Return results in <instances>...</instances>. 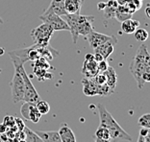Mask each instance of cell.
<instances>
[{
  "label": "cell",
  "instance_id": "d590c367",
  "mask_svg": "<svg viewBox=\"0 0 150 142\" xmlns=\"http://www.w3.org/2000/svg\"><path fill=\"white\" fill-rule=\"evenodd\" d=\"M149 5H147L146 6V9H145V13H146V16H147V18H150V13H149Z\"/></svg>",
  "mask_w": 150,
  "mask_h": 142
},
{
  "label": "cell",
  "instance_id": "7402d4cb",
  "mask_svg": "<svg viewBox=\"0 0 150 142\" xmlns=\"http://www.w3.org/2000/svg\"><path fill=\"white\" fill-rule=\"evenodd\" d=\"M114 92V90H112L110 87L107 86V84H99L98 86V94L97 95L100 96H109Z\"/></svg>",
  "mask_w": 150,
  "mask_h": 142
},
{
  "label": "cell",
  "instance_id": "ab89813d",
  "mask_svg": "<svg viewBox=\"0 0 150 142\" xmlns=\"http://www.w3.org/2000/svg\"><path fill=\"white\" fill-rule=\"evenodd\" d=\"M1 72H2V69H1V68H0V73H1Z\"/></svg>",
  "mask_w": 150,
  "mask_h": 142
},
{
  "label": "cell",
  "instance_id": "52a82bcc",
  "mask_svg": "<svg viewBox=\"0 0 150 142\" xmlns=\"http://www.w3.org/2000/svg\"><path fill=\"white\" fill-rule=\"evenodd\" d=\"M112 37L114 36H108V35H105V34L98 33L96 31H94V30H93V31L86 37V39L88 40V44H90L91 48L95 49L99 45L103 44L104 42L110 40Z\"/></svg>",
  "mask_w": 150,
  "mask_h": 142
},
{
  "label": "cell",
  "instance_id": "30bf717a",
  "mask_svg": "<svg viewBox=\"0 0 150 142\" xmlns=\"http://www.w3.org/2000/svg\"><path fill=\"white\" fill-rule=\"evenodd\" d=\"M83 92L86 96H95L98 94V86L93 78H83Z\"/></svg>",
  "mask_w": 150,
  "mask_h": 142
},
{
  "label": "cell",
  "instance_id": "cb8c5ba5",
  "mask_svg": "<svg viewBox=\"0 0 150 142\" xmlns=\"http://www.w3.org/2000/svg\"><path fill=\"white\" fill-rule=\"evenodd\" d=\"M115 10L117 8H114V7L111 6H107L104 8L103 12H104V18L105 19H111L112 18H115Z\"/></svg>",
  "mask_w": 150,
  "mask_h": 142
},
{
  "label": "cell",
  "instance_id": "8fae6325",
  "mask_svg": "<svg viewBox=\"0 0 150 142\" xmlns=\"http://www.w3.org/2000/svg\"><path fill=\"white\" fill-rule=\"evenodd\" d=\"M35 133L40 136L42 142H63L58 131H40L36 130Z\"/></svg>",
  "mask_w": 150,
  "mask_h": 142
},
{
  "label": "cell",
  "instance_id": "74e56055",
  "mask_svg": "<svg viewBox=\"0 0 150 142\" xmlns=\"http://www.w3.org/2000/svg\"><path fill=\"white\" fill-rule=\"evenodd\" d=\"M4 53H5V50H4V48H2V47H0V56L4 55Z\"/></svg>",
  "mask_w": 150,
  "mask_h": 142
},
{
  "label": "cell",
  "instance_id": "f546056e",
  "mask_svg": "<svg viewBox=\"0 0 150 142\" xmlns=\"http://www.w3.org/2000/svg\"><path fill=\"white\" fill-rule=\"evenodd\" d=\"M131 1H132L133 4L135 5L136 9H137V11L142 7V0H131Z\"/></svg>",
  "mask_w": 150,
  "mask_h": 142
},
{
  "label": "cell",
  "instance_id": "277c9868",
  "mask_svg": "<svg viewBox=\"0 0 150 142\" xmlns=\"http://www.w3.org/2000/svg\"><path fill=\"white\" fill-rule=\"evenodd\" d=\"M53 33V29L47 23L43 22L42 24H40V26L32 30L31 37L36 44L40 46H46L49 45V40Z\"/></svg>",
  "mask_w": 150,
  "mask_h": 142
},
{
  "label": "cell",
  "instance_id": "4fadbf2b",
  "mask_svg": "<svg viewBox=\"0 0 150 142\" xmlns=\"http://www.w3.org/2000/svg\"><path fill=\"white\" fill-rule=\"evenodd\" d=\"M84 0H64V10L67 13H80Z\"/></svg>",
  "mask_w": 150,
  "mask_h": 142
},
{
  "label": "cell",
  "instance_id": "d4e9b609",
  "mask_svg": "<svg viewBox=\"0 0 150 142\" xmlns=\"http://www.w3.org/2000/svg\"><path fill=\"white\" fill-rule=\"evenodd\" d=\"M46 69L45 68H42V67H40V66H34V73L36 74L37 78L39 79L40 81L42 80V78H44L46 74Z\"/></svg>",
  "mask_w": 150,
  "mask_h": 142
},
{
  "label": "cell",
  "instance_id": "7c38bea8",
  "mask_svg": "<svg viewBox=\"0 0 150 142\" xmlns=\"http://www.w3.org/2000/svg\"><path fill=\"white\" fill-rule=\"evenodd\" d=\"M46 11L52 12L60 16L67 15L64 10V0H51L50 5L46 9Z\"/></svg>",
  "mask_w": 150,
  "mask_h": 142
},
{
  "label": "cell",
  "instance_id": "83f0119b",
  "mask_svg": "<svg viewBox=\"0 0 150 142\" xmlns=\"http://www.w3.org/2000/svg\"><path fill=\"white\" fill-rule=\"evenodd\" d=\"M109 67V63L107 62V60H102L101 62L97 63V68H98V72L99 73H103L105 72Z\"/></svg>",
  "mask_w": 150,
  "mask_h": 142
},
{
  "label": "cell",
  "instance_id": "e575fe53",
  "mask_svg": "<svg viewBox=\"0 0 150 142\" xmlns=\"http://www.w3.org/2000/svg\"><path fill=\"white\" fill-rule=\"evenodd\" d=\"M105 7H106V3H104V2H99L97 4V9L99 10V11H103Z\"/></svg>",
  "mask_w": 150,
  "mask_h": 142
},
{
  "label": "cell",
  "instance_id": "603a6c76",
  "mask_svg": "<svg viewBox=\"0 0 150 142\" xmlns=\"http://www.w3.org/2000/svg\"><path fill=\"white\" fill-rule=\"evenodd\" d=\"M139 125L141 127L144 128H150V114L149 113H145L142 114V115L139 118Z\"/></svg>",
  "mask_w": 150,
  "mask_h": 142
},
{
  "label": "cell",
  "instance_id": "44dd1931",
  "mask_svg": "<svg viewBox=\"0 0 150 142\" xmlns=\"http://www.w3.org/2000/svg\"><path fill=\"white\" fill-rule=\"evenodd\" d=\"M133 34H134L135 39H137L138 41L144 42V41H145V40L148 39V32L146 31L145 29L137 28V29H136V31Z\"/></svg>",
  "mask_w": 150,
  "mask_h": 142
},
{
  "label": "cell",
  "instance_id": "4dcf8cb0",
  "mask_svg": "<svg viewBox=\"0 0 150 142\" xmlns=\"http://www.w3.org/2000/svg\"><path fill=\"white\" fill-rule=\"evenodd\" d=\"M16 124L18 125V127H19V126H20L19 131H23V129H24V127H25V125L23 124L22 120H21V119H18V118H16Z\"/></svg>",
  "mask_w": 150,
  "mask_h": 142
},
{
  "label": "cell",
  "instance_id": "f1b7e54d",
  "mask_svg": "<svg viewBox=\"0 0 150 142\" xmlns=\"http://www.w3.org/2000/svg\"><path fill=\"white\" fill-rule=\"evenodd\" d=\"M148 134H149V129H148V128L141 127V130H139V136H148Z\"/></svg>",
  "mask_w": 150,
  "mask_h": 142
},
{
  "label": "cell",
  "instance_id": "9c48e42d",
  "mask_svg": "<svg viewBox=\"0 0 150 142\" xmlns=\"http://www.w3.org/2000/svg\"><path fill=\"white\" fill-rule=\"evenodd\" d=\"M81 72L85 78H93L96 74H98L97 62L94 60H85L82 65Z\"/></svg>",
  "mask_w": 150,
  "mask_h": 142
},
{
  "label": "cell",
  "instance_id": "1f68e13d",
  "mask_svg": "<svg viewBox=\"0 0 150 142\" xmlns=\"http://www.w3.org/2000/svg\"><path fill=\"white\" fill-rule=\"evenodd\" d=\"M106 5L114 7V8H117V7H118V3H117V0H109V1L106 3Z\"/></svg>",
  "mask_w": 150,
  "mask_h": 142
},
{
  "label": "cell",
  "instance_id": "ac0fdd59",
  "mask_svg": "<svg viewBox=\"0 0 150 142\" xmlns=\"http://www.w3.org/2000/svg\"><path fill=\"white\" fill-rule=\"evenodd\" d=\"M132 13H128L126 11V9L124 8V6H119L115 10V18H117L118 21H124L126 19H129V18H132Z\"/></svg>",
  "mask_w": 150,
  "mask_h": 142
},
{
  "label": "cell",
  "instance_id": "7a4b0ae2",
  "mask_svg": "<svg viewBox=\"0 0 150 142\" xmlns=\"http://www.w3.org/2000/svg\"><path fill=\"white\" fill-rule=\"evenodd\" d=\"M97 110L100 118L99 126L108 129L109 133H110V139L112 141H132V136L126 133L120 125L115 121L114 116L107 110L105 105L101 103L97 104Z\"/></svg>",
  "mask_w": 150,
  "mask_h": 142
},
{
  "label": "cell",
  "instance_id": "d6986e66",
  "mask_svg": "<svg viewBox=\"0 0 150 142\" xmlns=\"http://www.w3.org/2000/svg\"><path fill=\"white\" fill-rule=\"evenodd\" d=\"M42 114L40 113V111L38 110L36 108V103H33L30 107L29 110V115H28V120L32 121L33 123H38L40 121V119L42 118Z\"/></svg>",
  "mask_w": 150,
  "mask_h": 142
},
{
  "label": "cell",
  "instance_id": "836d02e7",
  "mask_svg": "<svg viewBox=\"0 0 150 142\" xmlns=\"http://www.w3.org/2000/svg\"><path fill=\"white\" fill-rule=\"evenodd\" d=\"M8 129H9V128L7 127V126H5V125L3 124V123L0 124V134H5L6 131H8Z\"/></svg>",
  "mask_w": 150,
  "mask_h": 142
},
{
  "label": "cell",
  "instance_id": "f35d334b",
  "mask_svg": "<svg viewBox=\"0 0 150 142\" xmlns=\"http://www.w3.org/2000/svg\"><path fill=\"white\" fill-rule=\"evenodd\" d=\"M3 23H4V21H3V19L0 18V24H3Z\"/></svg>",
  "mask_w": 150,
  "mask_h": 142
},
{
  "label": "cell",
  "instance_id": "ffe728a7",
  "mask_svg": "<svg viewBox=\"0 0 150 142\" xmlns=\"http://www.w3.org/2000/svg\"><path fill=\"white\" fill-rule=\"evenodd\" d=\"M36 108L38 109V110L40 111V113L42 115H44V114H47L50 111V105L44 100H39L38 102H36Z\"/></svg>",
  "mask_w": 150,
  "mask_h": 142
},
{
  "label": "cell",
  "instance_id": "5b68a950",
  "mask_svg": "<svg viewBox=\"0 0 150 142\" xmlns=\"http://www.w3.org/2000/svg\"><path fill=\"white\" fill-rule=\"evenodd\" d=\"M11 86V94H12V101L13 104H18L23 101V96H24V82L21 74L19 73L18 69L15 68L13 76L12 81L10 83Z\"/></svg>",
  "mask_w": 150,
  "mask_h": 142
},
{
  "label": "cell",
  "instance_id": "d6a6232c",
  "mask_svg": "<svg viewBox=\"0 0 150 142\" xmlns=\"http://www.w3.org/2000/svg\"><path fill=\"white\" fill-rule=\"evenodd\" d=\"M93 58H94V60L95 62H97V63H99V62H101L102 60H104L103 59V57H102L99 53H97V52H94V54H93Z\"/></svg>",
  "mask_w": 150,
  "mask_h": 142
},
{
  "label": "cell",
  "instance_id": "9a60e30c",
  "mask_svg": "<svg viewBox=\"0 0 150 142\" xmlns=\"http://www.w3.org/2000/svg\"><path fill=\"white\" fill-rule=\"evenodd\" d=\"M105 76H106V84L107 86L110 87L112 90H115V86H117V72L114 67H112L109 65L108 69L104 72Z\"/></svg>",
  "mask_w": 150,
  "mask_h": 142
},
{
  "label": "cell",
  "instance_id": "2e32d148",
  "mask_svg": "<svg viewBox=\"0 0 150 142\" xmlns=\"http://www.w3.org/2000/svg\"><path fill=\"white\" fill-rule=\"evenodd\" d=\"M139 27V20H135L132 18L126 19L124 21L121 22V31L124 34H133L136 29Z\"/></svg>",
  "mask_w": 150,
  "mask_h": 142
},
{
  "label": "cell",
  "instance_id": "b9f144b4",
  "mask_svg": "<svg viewBox=\"0 0 150 142\" xmlns=\"http://www.w3.org/2000/svg\"><path fill=\"white\" fill-rule=\"evenodd\" d=\"M0 142H1V141H0Z\"/></svg>",
  "mask_w": 150,
  "mask_h": 142
},
{
  "label": "cell",
  "instance_id": "8992f818",
  "mask_svg": "<svg viewBox=\"0 0 150 142\" xmlns=\"http://www.w3.org/2000/svg\"><path fill=\"white\" fill-rule=\"evenodd\" d=\"M40 19L42 22L47 23L54 32L57 31H69V25L66 22V20L61 18L60 15H56L52 12L45 11L42 15L40 16Z\"/></svg>",
  "mask_w": 150,
  "mask_h": 142
},
{
  "label": "cell",
  "instance_id": "8d00e7d4",
  "mask_svg": "<svg viewBox=\"0 0 150 142\" xmlns=\"http://www.w3.org/2000/svg\"><path fill=\"white\" fill-rule=\"evenodd\" d=\"M95 142H111V140H106V139H101V138H96Z\"/></svg>",
  "mask_w": 150,
  "mask_h": 142
},
{
  "label": "cell",
  "instance_id": "5bb4252c",
  "mask_svg": "<svg viewBox=\"0 0 150 142\" xmlns=\"http://www.w3.org/2000/svg\"><path fill=\"white\" fill-rule=\"evenodd\" d=\"M58 133H59L60 137L63 142H77L73 131L67 124H64L60 128V130L58 131Z\"/></svg>",
  "mask_w": 150,
  "mask_h": 142
},
{
  "label": "cell",
  "instance_id": "ba28073f",
  "mask_svg": "<svg viewBox=\"0 0 150 142\" xmlns=\"http://www.w3.org/2000/svg\"><path fill=\"white\" fill-rule=\"evenodd\" d=\"M117 37L114 36L110 40L104 42L103 44L99 45L93 50H94V52L99 53L100 55L103 57L104 60H107L109 57H110L111 54L114 52V46L117 44Z\"/></svg>",
  "mask_w": 150,
  "mask_h": 142
},
{
  "label": "cell",
  "instance_id": "484cf974",
  "mask_svg": "<svg viewBox=\"0 0 150 142\" xmlns=\"http://www.w3.org/2000/svg\"><path fill=\"white\" fill-rule=\"evenodd\" d=\"M3 124L8 128H11L13 126H15L16 125V118L11 116V115H7L4 117V119H3Z\"/></svg>",
  "mask_w": 150,
  "mask_h": 142
},
{
  "label": "cell",
  "instance_id": "e0dca14e",
  "mask_svg": "<svg viewBox=\"0 0 150 142\" xmlns=\"http://www.w3.org/2000/svg\"><path fill=\"white\" fill-rule=\"evenodd\" d=\"M24 133V142H42L40 136L35 133V131H32L28 127H24L23 129Z\"/></svg>",
  "mask_w": 150,
  "mask_h": 142
},
{
  "label": "cell",
  "instance_id": "60d3db41",
  "mask_svg": "<svg viewBox=\"0 0 150 142\" xmlns=\"http://www.w3.org/2000/svg\"><path fill=\"white\" fill-rule=\"evenodd\" d=\"M142 1H144V0H142Z\"/></svg>",
  "mask_w": 150,
  "mask_h": 142
},
{
  "label": "cell",
  "instance_id": "3957f363",
  "mask_svg": "<svg viewBox=\"0 0 150 142\" xmlns=\"http://www.w3.org/2000/svg\"><path fill=\"white\" fill-rule=\"evenodd\" d=\"M130 71L137 83L138 87L142 89L145 84L142 81V74L144 72H150V55L146 45L142 44L139 46L131 62Z\"/></svg>",
  "mask_w": 150,
  "mask_h": 142
},
{
  "label": "cell",
  "instance_id": "4316f807",
  "mask_svg": "<svg viewBox=\"0 0 150 142\" xmlns=\"http://www.w3.org/2000/svg\"><path fill=\"white\" fill-rule=\"evenodd\" d=\"M93 81L97 84H106V76H105L104 72L103 73H98L96 74L93 78Z\"/></svg>",
  "mask_w": 150,
  "mask_h": 142
},
{
  "label": "cell",
  "instance_id": "6da1fadb",
  "mask_svg": "<svg viewBox=\"0 0 150 142\" xmlns=\"http://www.w3.org/2000/svg\"><path fill=\"white\" fill-rule=\"evenodd\" d=\"M93 15H82L80 13H67L64 20L69 25L72 41L75 44L79 36L86 37L93 30V23L94 22Z\"/></svg>",
  "mask_w": 150,
  "mask_h": 142
}]
</instances>
